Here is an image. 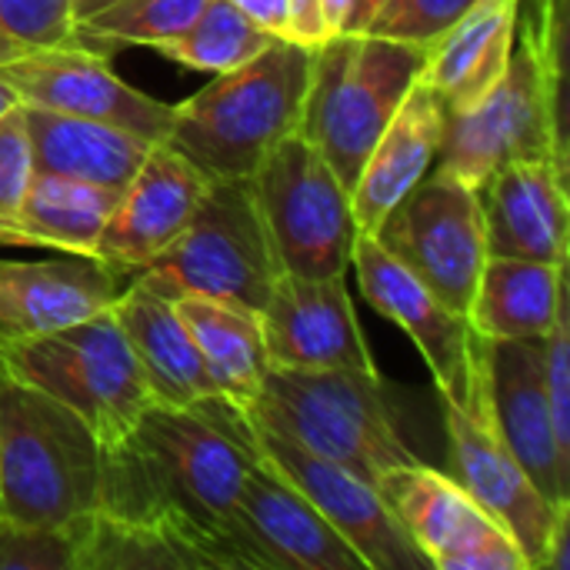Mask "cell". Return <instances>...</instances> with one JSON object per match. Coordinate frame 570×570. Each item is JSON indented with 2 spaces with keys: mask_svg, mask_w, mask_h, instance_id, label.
Listing matches in <instances>:
<instances>
[{
  "mask_svg": "<svg viewBox=\"0 0 570 570\" xmlns=\"http://www.w3.org/2000/svg\"><path fill=\"white\" fill-rule=\"evenodd\" d=\"M250 461L247 417L227 397L197 407L150 401L117 444L100 448L94 511L184 538L210 570H244L234 508Z\"/></svg>",
  "mask_w": 570,
  "mask_h": 570,
  "instance_id": "obj_1",
  "label": "cell"
},
{
  "mask_svg": "<svg viewBox=\"0 0 570 570\" xmlns=\"http://www.w3.org/2000/svg\"><path fill=\"white\" fill-rule=\"evenodd\" d=\"M518 17L514 47L498 83L471 107L448 114L438 174L474 190L511 160L551 157L568 170V127L561 90V0H531Z\"/></svg>",
  "mask_w": 570,
  "mask_h": 570,
  "instance_id": "obj_2",
  "label": "cell"
},
{
  "mask_svg": "<svg viewBox=\"0 0 570 570\" xmlns=\"http://www.w3.org/2000/svg\"><path fill=\"white\" fill-rule=\"evenodd\" d=\"M244 414L371 484L397 464L421 461L401 431V411L377 371L271 367Z\"/></svg>",
  "mask_w": 570,
  "mask_h": 570,
  "instance_id": "obj_3",
  "label": "cell"
},
{
  "mask_svg": "<svg viewBox=\"0 0 570 570\" xmlns=\"http://www.w3.org/2000/svg\"><path fill=\"white\" fill-rule=\"evenodd\" d=\"M314 50L274 37L247 63L174 107L167 144L197 164L210 180L250 177L261 157L297 134L311 83Z\"/></svg>",
  "mask_w": 570,
  "mask_h": 570,
  "instance_id": "obj_4",
  "label": "cell"
},
{
  "mask_svg": "<svg viewBox=\"0 0 570 570\" xmlns=\"http://www.w3.org/2000/svg\"><path fill=\"white\" fill-rule=\"evenodd\" d=\"M100 444L50 394L0 364V514L30 528H73L97 504Z\"/></svg>",
  "mask_w": 570,
  "mask_h": 570,
  "instance_id": "obj_5",
  "label": "cell"
},
{
  "mask_svg": "<svg viewBox=\"0 0 570 570\" xmlns=\"http://www.w3.org/2000/svg\"><path fill=\"white\" fill-rule=\"evenodd\" d=\"M428 47L377 33H337L314 47L297 134L317 147L337 180L354 187L361 167L424 73Z\"/></svg>",
  "mask_w": 570,
  "mask_h": 570,
  "instance_id": "obj_6",
  "label": "cell"
},
{
  "mask_svg": "<svg viewBox=\"0 0 570 570\" xmlns=\"http://www.w3.org/2000/svg\"><path fill=\"white\" fill-rule=\"evenodd\" d=\"M0 364L67 404L100 448L117 444L150 404L114 307L47 334H0Z\"/></svg>",
  "mask_w": 570,
  "mask_h": 570,
  "instance_id": "obj_7",
  "label": "cell"
},
{
  "mask_svg": "<svg viewBox=\"0 0 570 570\" xmlns=\"http://www.w3.org/2000/svg\"><path fill=\"white\" fill-rule=\"evenodd\" d=\"M277 274L250 180L227 177L207 180L190 224L164 254L134 271V281L167 301L200 294L234 301L261 314Z\"/></svg>",
  "mask_w": 570,
  "mask_h": 570,
  "instance_id": "obj_8",
  "label": "cell"
},
{
  "mask_svg": "<svg viewBox=\"0 0 570 570\" xmlns=\"http://www.w3.org/2000/svg\"><path fill=\"white\" fill-rule=\"evenodd\" d=\"M247 180L281 274L337 277L351 271L361 234L351 194L314 144L301 134L277 140Z\"/></svg>",
  "mask_w": 570,
  "mask_h": 570,
  "instance_id": "obj_9",
  "label": "cell"
},
{
  "mask_svg": "<svg viewBox=\"0 0 570 570\" xmlns=\"http://www.w3.org/2000/svg\"><path fill=\"white\" fill-rule=\"evenodd\" d=\"M371 237L451 311L468 314L488 261L481 190L438 170L424 174Z\"/></svg>",
  "mask_w": 570,
  "mask_h": 570,
  "instance_id": "obj_10",
  "label": "cell"
},
{
  "mask_svg": "<svg viewBox=\"0 0 570 570\" xmlns=\"http://www.w3.org/2000/svg\"><path fill=\"white\" fill-rule=\"evenodd\" d=\"M444 424H448V448H451V478L491 514L504 524L514 538L518 551L524 554L528 570H544L551 538L568 518L558 511L518 464L511 448L504 444L494 414H491V391H488V364L481 347V367L474 387L464 404L444 401Z\"/></svg>",
  "mask_w": 570,
  "mask_h": 570,
  "instance_id": "obj_11",
  "label": "cell"
},
{
  "mask_svg": "<svg viewBox=\"0 0 570 570\" xmlns=\"http://www.w3.org/2000/svg\"><path fill=\"white\" fill-rule=\"evenodd\" d=\"M374 488L431 570H528L504 524L451 474L414 461L384 471Z\"/></svg>",
  "mask_w": 570,
  "mask_h": 570,
  "instance_id": "obj_12",
  "label": "cell"
},
{
  "mask_svg": "<svg viewBox=\"0 0 570 570\" xmlns=\"http://www.w3.org/2000/svg\"><path fill=\"white\" fill-rule=\"evenodd\" d=\"M244 411V407H240ZM247 417V414H244ZM247 438L257 458H264L281 478H287L311 508L341 534V541L364 561L367 570H431L428 558L397 524L381 491L354 471L324 461L281 434L247 417Z\"/></svg>",
  "mask_w": 570,
  "mask_h": 570,
  "instance_id": "obj_13",
  "label": "cell"
},
{
  "mask_svg": "<svg viewBox=\"0 0 570 570\" xmlns=\"http://www.w3.org/2000/svg\"><path fill=\"white\" fill-rule=\"evenodd\" d=\"M107 60L110 57L83 50L77 43L40 47L3 60L0 80L17 94L23 107H43L114 124L150 144L167 140L174 107L120 80Z\"/></svg>",
  "mask_w": 570,
  "mask_h": 570,
  "instance_id": "obj_14",
  "label": "cell"
},
{
  "mask_svg": "<svg viewBox=\"0 0 570 570\" xmlns=\"http://www.w3.org/2000/svg\"><path fill=\"white\" fill-rule=\"evenodd\" d=\"M351 267L357 271L367 304L417 344L441 397L464 404L474 387L484 347V337L471 327L468 314L451 311L371 234H357Z\"/></svg>",
  "mask_w": 570,
  "mask_h": 570,
  "instance_id": "obj_15",
  "label": "cell"
},
{
  "mask_svg": "<svg viewBox=\"0 0 570 570\" xmlns=\"http://www.w3.org/2000/svg\"><path fill=\"white\" fill-rule=\"evenodd\" d=\"M234 548L244 570H367L311 501L257 454L240 481Z\"/></svg>",
  "mask_w": 570,
  "mask_h": 570,
  "instance_id": "obj_16",
  "label": "cell"
},
{
  "mask_svg": "<svg viewBox=\"0 0 570 570\" xmlns=\"http://www.w3.org/2000/svg\"><path fill=\"white\" fill-rule=\"evenodd\" d=\"M261 331L271 367H347L377 371L371 347L361 334L354 301L344 274L337 277H297L277 274L264 307Z\"/></svg>",
  "mask_w": 570,
  "mask_h": 570,
  "instance_id": "obj_17",
  "label": "cell"
},
{
  "mask_svg": "<svg viewBox=\"0 0 570 570\" xmlns=\"http://www.w3.org/2000/svg\"><path fill=\"white\" fill-rule=\"evenodd\" d=\"M494 424L528 471L534 488L558 508H570V458L561 451L544 391V337L484 341Z\"/></svg>",
  "mask_w": 570,
  "mask_h": 570,
  "instance_id": "obj_18",
  "label": "cell"
},
{
  "mask_svg": "<svg viewBox=\"0 0 570 570\" xmlns=\"http://www.w3.org/2000/svg\"><path fill=\"white\" fill-rule=\"evenodd\" d=\"M207 180L210 177L167 140L154 144L120 190L94 257L120 274H134L150 264L190 224Z\"/></svg>",
  "mask_w": 570,
  "mask_h": 570,
  "instance_id": "obj_19",
  "label": "cell"
},
{
  "mask_svg": "<svg viewBox=\"0 0 570 570\" xmlns=\"http://www.w3.org/2000/svg\"><path fill=\"white\" fill-rule=\"evenodd\" d=\"M488 257L568 264V170L551 157L511 160L481 187Z\"/></svg>",
  "mask_w": 570,
  "mask_h": 570,
  "instance_id": "obj_20",
  "label": "cell"
},
{
  "mask_svg": "<svg viewBox=\"0 0 570 570\" xmlns=\"http://www.w3.org/2000/svg\"><path fill=\"white\" fill-rule=\"evenodd\" d=\"M120 271L97 257L0 261V334H47L110 311Z\"/></svg>",
  "mask_w": 570,
  "mask_h": 570,
  "instance_id": "obj_21",
  "label": "cell"
},
{
  "mask_svg": "<svg viewBox=\"0 0 570 570\" xmlns=\"http://www.w3.org/2000/svg\"><path fill=\"white\" fill-rule=\"evenodd\" d=\"M444 120V97L424 77H417L351 187V210L361 234H374L391 207L434 167Z\"/></svg>",
  "mask_w": 570,
  "mask_h": 570,
  "instance_id": "obj_22",
  "label": "cell"
},
{
  "mask_svg": "<svg viewBox=\"0 0 570 570\" xmlns=\"http://www.w3.org/2000/svg\"><path fill=\"white\" fill-rule=\"evenodd\" d=\"M114 314L154 404L197 407L207 397H220L194 337L167 297L130 281L117 294Z\"/></svg>",
  "mask_w": 570,
  "mask_h": 570,
  "instance_id": "obj_23",
  "label": "cell"
},
{
  "mask_svg": "<svg viewBox=\"0 0 570 570\" xmlns=\"http://www.w3.org/2000/svg\"><path fill=\"white\" fill-rule=\"evenodd\" d=\"M521 0H474L431 47L424 80L444 97L448 114L471 110L504 73Z\"/></svg>",
  "mask_w": 570,
  "mask_h": 570,
  "instance_id": "obj_24",
  "label": "cell"
},
{
  "mask_svg": "<svg viewBox=\"0 0 570 570\" xmlns=\"http://www.w3.org/2000/svg\"><path fill=\"white\" fill-rule=\"evenodd\" d=\"M23 107V104H20ZM33 170L124 190L127 180L144 164L150 140L120 130L114 124L57 114L43 107H23Z\"/></svg>",
  "mask_w": 570,
  "mask_h": 570,
  "instance_id": "obj_25",
  "label": "cell"
},
{
  "mask_svg": "<svg viewBox=\"0 0 570 570\" xmlns=\"http://www.w3.org/2000/svg\"><path fill=\"white\" fill-rule=\"evenodd\" d=\"M564 271L568 264L488 257L468 307L471 327L484 341L544 337L568 301Z\"/></svg>",
  "mask_w": 570,
  "mask_h": 570,
  "instance_id": "obj_26",
  "label": "cell"
},
{
  "mask_svg": "<svg viewBox=\"0 0 570 570\" xmlns=\"http://www.w3.org/2000/svg\"><path fill=\"white\" fill-rule=\"evenodd\" d=\"M170 304L194 337L217 394L237 407H247L271 371L261 314L244 304L200 294H184Z\"/></svg>",
  "mask_w": 570,
  "mask_h": 570,
  "instance_id": "obj_27",
  "label": "cell"
},
{
  "mask_svg": "<svg viewBox=\"0 0 570 570\" xmlns=\"http://www.w3.org/2000/svg\"><path fill=\"white\" fill-rule=\"evenodd\" d=\"M120 190L33 170V180L17 210V230L30 247L67 250L94 257L107 217L117 207Z\"/></svg>",
  "mask_w": 570,
  "mask_h": 570,
  "instance_id": "obj_28",
  "label": "cell"
},
{
  "mask_svg": "<svg viewBox=\"0 0 570 570\" xmlns=\"http://www.w3.org/2000/svg\"><path fill=\"white\" fill-rule=\"evenodd\" d=\"M274 33H267L261 23H254L240 7L230 0H207L204 10L180 30L174 40L160 43L157 50L187 70H204V73H224L250 57H257Z\"/></svg>",
  "mask_w": 570,
  "mask_h": 570,
  "instance_id": "obj_29",
  "label": "cell"
},
{
  "mask_svg": "<svg viewBox=\"0 0 570 570\" xmlns=\"http://www.w3.org/2000/svg\"><path fill=\"white\" fill-rule=\"evenodd\" d=\"M207 0H117L107 10L73 20V43L104 57L127 47H160L204 10Z\"/></svg>",
  "mask_w": 570,
  "mask_h": 570,
  "instance_id": "obj_30",
  "label": "cell"
},
{
  "mask_svg": "<svg viewBox=\"0 0 570 570\" xmlns=\"http://www.w3.org/2000/svg\"><path fill=\"white\" fill-rule=\"evenodd\" d=\"M33 180V154L27 137L23 107H10L0 117V244L30 247L27 237L17 230V210L23 194Z\"/></svg>",
  "mask_w": 570,
  "mask_h": 570,
  "instance_id": "obj_31",
  "label": "cell"
},
{
  "mask_svg": "<svg viewBox=\"0 0 570 570\" xmlns=\"http://www.w3.org/2000/svg\"><path fill=\"white\" fill-rule=\"evenodd\" d=\"M474 0H384V7L367 23V33L431 47Z\"/></svg>",
  "mask_w": 570,
  "mask_h": 570,
  "instance_id": "obj_32",
  "label": "cell"
},
{
  "mask_svg": "<svg viewBox=\"0 0 570 570\" xmlns=\"http://www.w3.org/2000/svg\"><path fill=\"white\" fill-rule=\"evenodd\" d=\"M0 570H73V531L30 528L0 514Z\"/></svg>",
  "mask_w": 570,
  "mask_h": 570,
  "instance_id": "obj_33",
  "label": "cell"
},
{
  "mask_svg": "<svg viewBox=\"0 0 570 570\" xmlns=\"http://www.w3.org/2000/svg\"><path fill=\"white\" fill-rule=\"evenodd\" d=\"M0 30L20 53L73 43L70 0H0Z\"/></svg>",
  "mask_w": 570,
  "mask_h": 570,
  "instance_id": "obj_34",
  "label": "cell"
},
{
  "mask_svg": "<svg viewBox=\"0 0 570 570\" xmlns=\"http://www.w3.org/2000/svg\"><path fill=\"white\" fill-rule=\"evenodd\" d=\"M544 391L561 451L570 458V324L568 301L561 304L554 327L544 334Z\"/></svg>",
  "mask_w": 570,
  "mask_h": 570,
  "instance_id": "obj_35",
  "label": "cell"
},
{
  "mask_svg": "<svg viewBox=\"0 0 570 570\" xmlns=\"http://www.w3.org/2000/svg\"><path fill=\"white\" fill-rule=\"evenodd\" d=\"M327 20L321 0H287V37L301 47H321L327 40Z\"/></svg>",
  "mask_w": 570,
  "mask_h": 570,
  "instance_id": "obj_36",
  "label": "cell"
},
{
  "mask_svg": "<svg viewBox=\"0 0 570 570\" xmlns=\"http://www.w3.org/2000/svg\"><path fill=\"white\" fill-rule=\"evenodd\" d=\"M274 37H287V0H230Z\"/></svg>",
  "mask_w": 570,
  "mask_h": 570,
  "instance_id": "obj_37",
  "label": "cell"
},
{
  "mask_svg": "<svg viewBox=\"0 0 570 570\" xmlns=\"http://www.w3.org/2000/svg\"><path fill=\"white\" fill-rule=\"evenodd\" d=\"M381 7H384V0H347V17H344L341 33H364Z\"/></svg>",
  "mask_w": 570,
  "mask_h": 570,
  "instance_id": "obj_38",
  "label": "cell"
},
{
  "mask_svg": "<svg viewBox=\"0 0 570 570\" xmlns=\"http://www.w3.org/2000/svg\"><path fill=\"white\" fill-rule=\"evenodd\" d=\"M324 7V20H327V33L337 37L344 30V17H347V0H321Z\"/></svg>",
  "mask_w": 570,
  "mask_h": 570,
  "instance_id": "obj_39",
  "label": "cell"
},
{
  "mask_svg": "<svg viewBox=\"0 0 570 570\" xmlns=\"http://www.w3.org/2000/svg\"><path fill=\"white\" fill-rule=\"evenodd\" d=\"M110 3H117V0H70V13H73V20H87L94 13L107 10Z\"/></svg>",
  "mask_w": 570,
  "mask_h": 570,
  "instance_id": "obj_40",
  "label": "cell"
},
{
  "mask_svg": "<svg viewBox=\"0 0 570 570\" xmlns=\"http://www.w3.org/2000/svg\"><path fill=\"white\" fill-rule=\"evenodd\" d=\"M17 104H20V100H17V94H13V90H10V87L0 80V117H3L10 107H17Z\"/></svg>",
  "mask_w": 570,
  "mask_h": 570,
  "instance_id": "obj_41",
  "label": "cell"
}]
</instances>
